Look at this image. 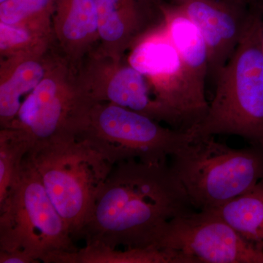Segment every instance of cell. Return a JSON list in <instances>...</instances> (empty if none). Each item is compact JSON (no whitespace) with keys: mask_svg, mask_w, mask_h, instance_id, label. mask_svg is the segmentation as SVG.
<instances>
[{"mask_svg":"<svg viewBox=\"0 0 263 263\" xmlns=\"http://www.w3.org/2000/svg\"><path fill=\"white\" fill-rule=\"evenodd\" d=\"M169 162L114 164L80 238L111 247H150L171 219L195 212Z\"/></svg>","mask_w":263,"mask_h":263,"instance_id":"cell-1","label":"cell"},{"mask_svg":"<svg viewBox=\"0 0 263 263\" xmlns=\"http://www.w3.org/2000/svg\"><path fill=\"white\" fill-rule=\"evenodd\" d=\"M248 27L215 81L205 117L193 128L197 136L233 135L263 149V0H249Z\"/></svg>","mask_w":263,"mask_h":263,"instance_id":"cell-2","label":"cell"},{"mask_svg":"<svg viewBox=\"0 0 263 263\" xmlns=\"http://www.w3.org/2000/svg\"><path fill=\"white\" fill-rule=\"evenodd\" d=\"M26 159L37 173L73 239L80 238L114 164L87 138L76 133L33 143Z\"/></svg>","mask_w":263,"mask_h":263,"instance_id":"cell-3","label":"cell"},{"mask_svg":"<svg viewBox=\"0 0 263 263\" xmlns=\"http://www.w3.org/2000/svg\"><path fill=\"white\" fill-rule=\"evenodd\" d=\"M77 249L67 224L25 157L18 178L0 202V263H58Z\"/></svg>","mask_w":263,"mask_h":263,"instance_id":"cell-4","label":"cell"},{"mask_svg":"<svg viewBox=\"0 0 263 263\" xmlns=\"http://www.w3.org/2000/svg\"><path fill=\"white\" fill-rule=\"evenodd\" d=\"M169 165L195 210L213 211L263 179V149L231 148L214 136L195 135Z\"/></svg>","mask_w":263,"mask_h":263,"instance_id":"cell-5","label":"cell"},{"mask_svg":"<svg viewBox=\"0 0 263 263\" xmlns=\"http://www.w3.org/2000/svg\"><path fill=\"white\" fill-rule=\"evenodd\" d=\"M161 124L116 104L90 103L77 134L87 138L114 164L129 160L167 162L195 133Z\"/></svg>","mask_w":263,"mask_h":263,"instance_id":"cell-6","label":"cell"},{"mask_svg":"<svg viewBox=\"0 0 263 263\" xmlns=\"http://www.w3.org/2000/svg\"><path fill=\"white\" fill-rule=\"evenodd\" d=\"M126 59L145 76L155 96L179 117L186 129L205 117L209 107L205 89L183 63L163 19L137 42Z\"/></svg>","mask_w":263,"mask_h":263,"instance_id":"cell-7","label":"cell"},{"mask_svg":"<svg viewBox=\"0 0 263 263\" xmlns=\"http://www.w3.org/2000/svg\"><path fill=\"white\" fill-rule=\"evenodd\" d=\"M76 81L91 103H110L186 130L179 117L161 103L145 76L127 62L116 60L97 47L76 67Z\"/></svg>","mask_w":263,"mask_h":263,"instance_id":"cell-8","label":"cell"},{"mask_svg":"<svg viewBox=\"0 0 263 263\" xmlns=\"http://www.w3.org/2000/svg\"><path fill=\"white\" fill-rule=\"evenodd\" d=\"M152 247L181 252L194 263H263V249L245 240L213 211L176 216Z\"/></svg>","mask_w":263,"mask_h":263,"instance_id":"cell-9","label":"cell"},{"mask_svg":"<svg viewBox=\"0 0 263 263\" xmlns=\"http://www.w3.org/2000/svg\"><path fill=\"white\" fill-rule=\"evenodd\" d=\"M90 101L62 67L49 71L27 95L13 122L6 128L20 129L33 141L76 133Z\"/></svg>","mask_w":263,"mask_h":263,"instance_id":"cell-10","label":"cell"},{"mask_svg":"<svg viewBox=\"0 0 263 263\" xmlns=\"http://www.w3.org/2000/svg\"><path fill=\"white\" fill-rule=\"evenodd\" d=\"M171 3L201 32L209 51V76L215 83L247 32L249 0H171Z\"/></svg>","mask_w":263,"mask_h":263,"instance_id":"cell-11","label":"cell"},{"mask_svg":"<svg viewBox=\"0 0 263 263\" xmlns=\"http://www.w3.org/2000/svg\"><path fill=\"white\" fill-rule=\"evenodd\" d=\"M98 10L100 43L98 48L116 59L126 53L147 32L162 22L161 10L145 0H95Z\"/></svg>","mask_w":263,"mask_h":263,"instance_id":"cell-12","label":"cell"},{"mask_svg":"<svg viewBox=\"0 0 263 263\" xmlns=\"http://www.w3.org/2000/svg\"><path fill=\"white\" fill-rule=\"evenodd\" d=\"M62 57L57 46L42 54L0 60V129L14 121L27 95Z\"/></svg>","mask_w":263,"mask_h":263,"instance_id":"cell-13","label":"cell"},{"mask_svg":"<svg viewBox=\"0 0 263 263\" xmlns=\"http://www.w3.org/2000/svg\"><path fill=\"white\" fill-rule=\"evenodd\" d=\"M52 22L57 46L75 68L99 46L95 0H57Z\"/></svg>","mask_w":263,"mask_h":263,"instance_id":"cell-14","label":"cell"},{"mask_svg":"<svg viewBox=\"0 0 263 263\" xmlns=\"http://www.w3.org/2000/svg\"><path fill=\"white\" fill-rule=\"evenodd\" d=\"M161 12L166 30L183 63L197 84L205 89L209 55L201 32L193 21L172 3H164Z\"/></svg>","mask_w":263,"mask_h":263,"instance_id":"cell-15","label":"cell"},{"mask_svg":"<svg viewBox=\"0 0 263 263\" xmlns=\"http://www.w3.org/2000/svg\"><path fill=\"white\" fill-rule=\"evenodd\" d=\"M58 263H193L181 252L155 247L119 249L100 242H86L84 248L62 256Z\"/></svg>","mask_w":263,"mask_h":263,"instance_id":"cell-16","label":"cell"},{"mask_svg":"<svg viewBox=\"0 0 263 263\" xmlns=\"http://www.w3.org/2000/svg\"><path fill=\"white\" fill-rule=\"evenodd\" d=\"M213 212L249 243L263 249V179Z\"/></svg>","mask_w":263,"mask_h":263,"instance_id":"cell-17","label":"cell"},{"mask_svg":"<svg viewBox=\"0 0 263 263\" xmlns=\"http://www.w3.org/2000/svg\"><path fill=\"white\" fill-rule=\"evenodd\" d=\"M57 46L52 21L0 23V60L42 54Z\"/></svg>","mask_w":263,"mask_h":263,"instance_id":"cell-18","label":"cell"},{"mask_svg":"<svg viewBox=\"0 0 263 263\" xmlns=\"http://www.w3.org/2000/svg\"><path fill=\"white\" fill-rule=\"evenodd\" d=\"M33 141L14 128L0 129V202L4 200L18 178Z\"/></svg>","mask_w":263,"mask_h":263,"instance_id":"cell-19","label":"cell"},{"mask_svg":"<svg viewBox=\"0 0 263 263\" xmlns=\"http://www.w3.org/2000/svg\"><path fill=\"white\" fill-rule=\"evenodd\" d=\"M57 0H6L0 3V23L52 21Z\"/></svg>","mask_w":263,"mask_h":263,"instance_id":"cell-20","label":"cell"},{"mask_svg":"<svg viewBox=\"0 0 263 263\" xmlns=\"http://www.w3.org/2000/svg\"><path fill=\"white\" fill-rule=\"evenodd\" d=\"M148 5L156 9L161 10V7L164 4V2L162 0H145Z\"/></svg>","mask_w":263,"mask_h":263,"instance_id":"cell-21","label":"cell"},{"mask_svg":"<svg viewBox=\"0 0 263 263\" xmlns=\"http://www.w3.org/2000/svg\"><path fill=\"white\" fill-rule=\"evenodd\" d=\"M260 42L261 47H262V51L263 53V8L260 18Z\"/></svg>","mask_w":263,"mask_h":263,"instance_id":"cell-22","label":"cell"},{"mask_svg":"<svg viewBox=\"0 0 263 263\" xmlns=\"http://www.w3.org/2000/svg\"><path fill=\"white\" fill-rule=\"evenodd\" d=\"M5 1H6V0H0V3H3Z\"/></svg>","mask_w":263,"mask_h":263,"instance_id":"cell-23","label":"cell"}]
</instances>
